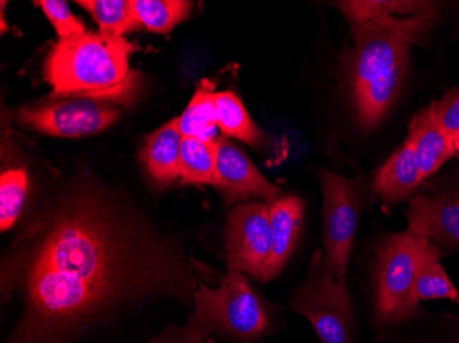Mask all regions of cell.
Returning a JSON list of instances; mask_svg holds the SVG:
<instances>
[{
  "label": "cell",
  "mask_w": 459,
  "mask_h": 343,
  "mask_svg": "<svg viewBox=\"0 0 459 343\" xmlns=\"http://www.w3.org/2000/svg\"><path fill=\"white\" fill-rule=\"evenodd\" d=\"M216 89L211 80H203L197 91L178 117V125L183 138H197L203 141H216L218 115H216Z\"/></svg>",
  "instance_id": "2e32d148"
},
{
  "label": "cell",
  "mask_w": 459,
  "mask_h": 343,
  "mask_svg": "<svg viewBox=\"0 0 459 343\" xmlns=\"http://www.w3.org/2000/svg\"><path fill=\"white\" fill-rule=\"evenodd\" d=\"M412 234L459 252V188L420 194L407 210Z\"/></svg>",
  "instance_id": "8fae6325"
},
{
  "label": "cell",
  "mask_w": 459,
  "mask_h": 343,
  "mask_svg": "<svg viewBox=\"0 0 459 343\" xmlns=\"http://www.w3.org/2000/svg\"><path fill=\"white\" fill-rule=\"evenodd\" d=\"M291 309L308 320L324 343H352L353 313L347 285L337 282L324 249H316Z\"/></svg>",
  "instance_id": "8992f818"
},
{
  "label": "cell",
  "mask_w": 459,
  "mask_h": 343,
  "mask_svg": "<svg viewBox=\"0 0 459 343\" xmlns=\"http://www.w3.org/2000/svg\"><path fill=\"white\" fill-rule=\"evenodd\" d=\"M195 312L187 322L208 334H221L237 342L260 339L270 319L247 276L229 270L216 288L200 285L193 298Z\"/></svg>",
  "instance_id": "277c9868"
},
{
  "label": "cell",
  "mask_w": 459,
  "mask_h": 343,
  "mask_svg": "<svg viewBox=\"0 0 459 343\" xmlns=\"http://www.w3.org/2000/svg\"><path fill=\"white\" fill-rule=\"evenodd\" d=\"M36 4H39L45 14L48 15L59 38L72 39L86 33L84 25L72 14L66 2H62V0H41V2H36Z\"/></svg>",
  "instance_id": "cb8c5ba5"
},
{
  "label": "cell",
  "mask_w": 459,
  "mask_h": 343,
  "mask_svg": "<svg viewBox=\"0 0 459 343\" xmlns=\"http://www.w3.org/2000/svg\"><path fill=\"white\" fill-rule=\"evenodd\" d=\"M182 244L95 180L41 206L2 262L20 319L6 343H77L157 298L193 305L200 287Z\"/></svg>",
  "instance_id": "6da1fadb"
},
{
  "label": "cell",
  "mask_w": 459,
  "mask_h": 343,
  "mask_svg": "<svg viewBox=\"0 0 459 343\" xmlns=\"http://www.w3.org/2000/svg\"><path fill=\"white\" fill-rule=\"evenodd\" d=\"M430 107L443 130L455 138L459 133V90L447 92L442 99L433 102Z\"/></svg>",
  "instance_id": "d4e9b609"
},
{
  "label": "cell",
  "mask_w": 459,
  "mask_h": 343,
  "mask_svg": "<svg viewBox=\"0 0 459 343\" xmlns=\"http://www.w3.org/2000/svg\"><path fill=\"white\" fill-rule=\"evenodd\" d=\"M182 141L178 118H174L154 131L144 141L142 161L148 167L151 176L160 184H169L179 179Z\"/></svg>",
  "instance_id": "9a60e30c"
},
{
  "label": "cell",
  "mask_w": 459,
  "mask_h": 343,
  "mask_svg": "<svg viewBox=\"0 0 459 343\" xmlns=\"http://www.w3.org/2000/svg\"><path fill=\"white\" fill-rule=\"evenodd\" d=\"M439 18L432 7L351 25L355 47L347 59L348 74L363 125L373 128L385 117L403 84L410 47L427 38Z\"/></svg>",
  "instance_id": "7a4b0ae2"
},
{
  "label": "cell",
  "mask_w": 459,
  "mask_h": 343,
  "mask_svg": "<svg viewBox=\"0 0 459 343\" xmlns=\"http://www.w3.org/2000/svg\"><path fill=\"white\" fill-rule=\"evenodd\" d=\"M324 219V252L327 265L337 282L347 285L348 264L359 221L357 185L330 170L319 172Z\"/></svg>",
  "instance_id": "ba28073f"
},
{
  "label": "cell",
  "mask_w": 459,
  "mask_h": 343,
  "mask_svg": "<svg viewBox=\"0 0 459 343\" xmlns=\"http://www.w3.org/2000/svg\"><path fill=\"white\" fill-rule=\"evenodd\" d=\"M304 220V203L299 197H282L270 205L273 252L268 265V280L277 278L298 244Z\"/></svg>",
  "instance_id": "4fadbf2b"
},
{
  "label": "cell",
  "mask_w": 459,
  "mask_h": 343,
  "mask_svg": "<svg viewBox=\"0 0 459 343\" xmlns=\"http://www.w3.org/2000/svg\"><path fill=\"white\" fill-rule=\"evenodd\" d=\"M424 238L410 229L391 235L378 249L376 308L378 323L399 324L417 316V272Z\"/></svg>",
  "instance_id": "5b68a950"
},
{
  "label": "cell",
  "mask_w": 459,
  "mask_h": 343,
  "mask_svg": "<svg viewBox=\"0 0 459 343\" xmlns=\"http://www.w3.org/2000/svg\"><path fill=\"white\" fill-rule=\"evenodd\" d=\"M76 4L92 15L100 32L107 35L123 36L141 27L133 0H77Z\"/></svg>",
  "instance_id": "44dd1931"
},
{
  "label": "cell",
  "mask_w": 459,
  "mask_h": 343,
  "mask_svg": "<svg viewBox=\"0 0 459 343\" xmlns=\"http://www.w3.org/2000/svg\"><path fill=\"white\" fill-rule=\"evenodd\" d=\"M227 267L267 282L273 252L270 205L244 202L230 211L226 227Z\"/></svg>",
  "instance_id": "9c48e42d"
},
{
  "label": "cell",
  "mask_w": 459,
  "mask_h": 343,
  "mask_svg": "<svg viewBox=\"0 0 459 343\" xmlns=\"http://www.w3.org/2000/svg\"><path fill=\"white\" fill-rule=\"evenodd\" d=\"M208 337H210L208 332L187 322L183 326L171 324L165 327L159 335L143 343H204Z\"/></svg>",
  "instance_id": "484cf974"
},
{
  "label": "cell",
  "mask_w": 459,
  "mask_h": 343,
  "mask_svg": "<svg viewBox=\"0 0 459 343\" xmlns=\"http://www.w3.org/2000/svg\"><path fill=\"white\" fill-rule=\"evenodd\" d=\"M218 164L215 182L226 206L250 202L252 200L274 203L282 198V190L268 182L244 151L226 138L216 139Z\"/></svg>",
  "instance_id": "30bf717a"
},
{
  "label": "cell",
  "mask_w": 459,
  "mask_h": 343,
  "mask_svg": "<svg viewBox=\"0 0 459 343\" xmlns=\"http://www.w3.org/2000/svg\"><path fill=\"white\" fill-rule=\"evenodd\" d=\"M454 146H455L456 153H459V133L454 138Z\"/></svg>",
  "instance_id": "4316f807"
},
{
  "label": "cell",
  "mask_w": 459,
  "mask_h": 343,
  "mask_svg": "<svg viewBox=\"0 0 459 343\" xmlns=\"http://www.w3.org/2000/svg\"><path fill=\"white\" fill-rule=\"evenodd\" d=\"M218 164V143L183 138L180 146V179L185 184H213Z\"/></svg>",
  "instance_id": "ac0fdd59"
},
{
  "label": "cell",
  "mask_w": 459,
  "mask_h": 343,
  "mask_svg": "<svg viewBox=\"0 0 459 343\" xmlns=\"http://www.w3.org/2000/svg\"><path fill=\"white\" fill-rule=\"evenodd\" d=\"M141 27L157 33H169L189 17L192 2L185 0H133Z\"/></svg>",
  "instance_id": "ffe728a7"
},
{
  "label": "cell",
  "mask_w": 459,
  "mask_h": 343,
  "mask_svg": "<svg viewBox=\"0 0 459 343\" xmlns=\"http://www.w3.org/2000/svg\"><path fill=\"white\" fill-rule=\"evenodd\" d=\"M407 138L414 146L424 179L436 174L456 154L453 136L448 135L436 121L430 105L412 118Z\"/></svg>",
  "instance_id": "7c38bea8"
},
{
  "label": "cell",
  "mask_w": 459,
  "mask_h": 343,
  "mask_svg": "<svg viewBox=\"0 0 459 343\" xmlns=\"http://www.w3.org/2000/svg\"><path fill=\"white\" fill-rule=\"evenodd\" d=\"M28 195V175L24 169L4 170L0 179V229L9 231L22 213Z\"/></svg>",
  "instance_id": "7402d4cb"
},
{
  "label": "cell",
  "mask_w": 459,
  "mask_h": 343,
  "mask_svg": "<svg viewBox=\"0 0 459 343\" xmlns=\"http://www.w3.org/2000/svg\"><path fill=\"white\" fill-rule=\"evenodd\" d=\"M414 146L409 138L385 162L376 180L374 193L389 205L402 202L424 182Z\"/></svg>",
  "instance_id": "5bb4252c"
},
{
  "label": "cell",
  "mask_w": 459,
  "mask_h": 343,
  "mask_svg": "<svg viewBox=\"0 0 459 343\" xmlns=\"http://www.w3.org/2000/svg\"><path fill=\"white\" fill-rule=\"evenodd\" d=\"M133 51L127 39L102 32L59 39L46 61V79L54 97L121 100L135 87L130 69Z\"/></svg>",
  "instance_id": "3957f363"
},
{
  "label": "cell",
  "mask_w": 459,
  "mask_h": 343,
  "mask_svg": "<svg viewBox=\"0 0 459 343\" xmlns=\"http://www.w3.org/2000/svg\"><path fill=\"white\" fill-rule=\"evenodd\" d=\"M41 105L28 106L18 113V121L38 133L58 138L95 135L120 118L116 103L108 98L56 97Z\"/></svg>",
  "instance_id": "52a82bcc"
},
{
  "label": "cell",
  "mask_w": 459,
  "mask_h": 343,
  "mask_svg": "<svg viewBox=\"0 0 459 343\" xmlns=\"http://www.w3.org/2000/svg\"><path fill=\"white\" fill-rule=\"evenodd\" d=\"M216 115L219 130L226 136H233L250 146H259L264 135L257 124L250 118L244 103L234 92L216 94Z\"/></svg>",
  "instance_id": "d6986e66"
},
{
  "label": "cell",
  "mask_w": 459,
  "mask_h": 343,
  "mask_svg": "<svg viewBox=\"0 0 459 343\" xmlns=\"http://www.w3.org/2000/svg\"><path fill=\"white\" fill-rule=\"evenodd\" d=\"M339 9L347 15L351 25L363 24L374 18L391 15H415L432 9V4L425 2H340Z\"/></svg>",
  "instance_id": "603a6c76"
},
{
  "label": "cell",
  "mask_w": 459,
  "mask_h": 343,
  "mask_svg": "<svg viewBox=\"0 0 459 343\" xmlns=\"http://www.w3.org/2000/svg\"><path fill=\"white\" fill-rule=\"evenodd\" d=\"M456 304H458V306H459V296H458V299H456Z\"/></svg>",
  "instance_id": "83f0119b"
},
{
  "label": "cell",
  "mask_w": 459,
  "mask_h": 343,
  "mask_svg": "<svg viewBox=\"0 0 459 343\" xmlns=\"http://www.w3.org/2000/svg\"><path fill=\"white\" fill-rule=\"evenodd\" d=\"M415 290L420 303L435 299H450L456 303L459 296V291L440 262L439 246L427 238L422 241Z\"/></svg>",
  "instance_id": "e0dca14e"
}]
</instances>
